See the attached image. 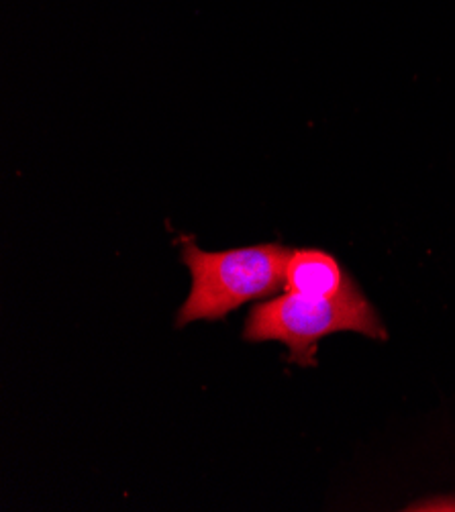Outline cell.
<instances>
[{
  "instance_id": "1",
  "label": "cell",
  "mask_w": 455,
  "mask_h": 512,
  "mask_svg": "<svg viewBox=\"0 0 455 512\" xmlns=\"http://www.w3.org/2000/svg\"><path fill=\"white\" fill-rule=\"evenodd\" d=\"M290 255L292 251L278 243L217 253L186 243L182 260L190 270L192 288L180 306L176 325L217 321L249 300L276 294L284 284Z\"/></svg>"
},
{
  "instance_id": "2",
  "label": "cell",
  "mask_w": 455,
  "mask_h": 512,
  "mask_svg": "<svg viewBox=\"0 0 455 512\" xmlns=\"http://www.w3.org/2000/svg\"><path fill=\"white\" fill-rule=\"evenodd\" d=\"M341 331L362 333L374 339L388 337L374 306L358 286L335 298L286 292L251 309L243 337L247 341H280L290 349V362L315 366L319 339Z\"/></svg>"
},
{
  "instance_id": "3",
  "label": "cell",
  "mask_w": 455,
  "mask_h": 512,
  "mask_svg": "<svg viewBox=\"0 0 455 512\" xmlns=\"http://www.w3.org/2000/svg\"><path fill=\"white\" fill-rule=\"evenodd\" d=\"M284 286L292 294L313 298H335L356 288L333 255L319 249H296L292 251Z\"/></svg>"
},
{
  "instance_id": "4",
  "label": "cell",
  "mask_w": 455,
  "mask_h": 512,
  "mask_svg": "<svg viewBox=\"0 0 455 512\" xmlns=\"http://www.w3.org/2000/svg\"><path fill=\"white\" fill-rule=\"evenodd\" d=\"M413 510H455V500H427Z\"/></svg>"
}]
</instances>
